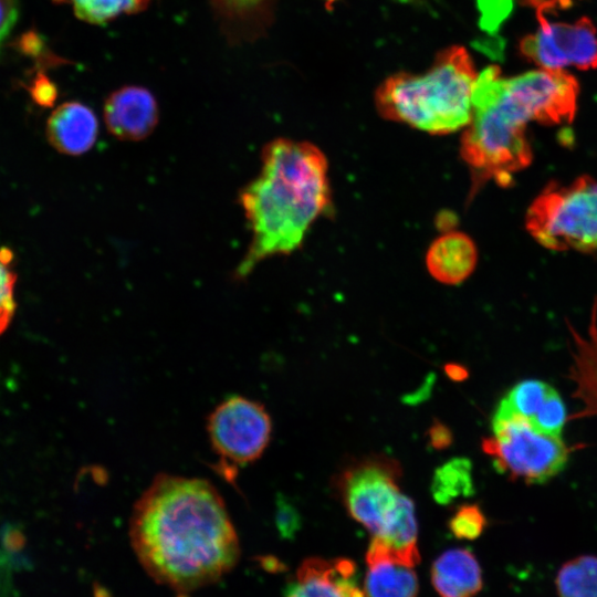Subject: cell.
I'll return each instance as SVG.
<instances>
[{
	"instance_id": "cell-1",
	"label": "cell",
	"mask_w": 597,
	"mask_h": 597,
	"mask_svg": "<svg viewBox=\"0 0 597 597\" xmlns=\"http://www.w3.org/2000/svg\"><path fill=\"white\" fill-rule=\"evenodd\" d=\"M149 575L189 590L217 580L239 557V540L218 490L207 480L163 473L137 500L129 522Z\"/></svg>"
},
{
	"instance_id": "cell-2",
	"label": "cell",
	"mask_w": 597,
	"mask_h": 597,
	"mask_svg": "<svg viewBox=\"0 0 597 597\" xmlns=\"http://www.w3.org/2000/svg\"><path fill=\"white\" fill-rule=\"evenodd\" d=\"M239 203L251 231L234 272L244 279L265 259L298 249L312 224L329 208L325 155L308 142L271 140L262 149L259 175L242 188Z\"/></svg>"
},
{
	"instance_id": "cell-3",
	"label": "cell",
	"mask_w": 597,
	"mask_h": 597,
	"mask_svg": "<svg viewBox=\"0 0 597 597\" xmlns=\"http://www.w3.org/2000/svg\"><path fill=\"white\" fill-rule=\"evenodd\" d=\"M472 106L460 142V155L471 171V193L488 181L509 186L533 160L526 128L534 115L494 65L476 76Z\"/></svg>"
},
{
	"instance_id": "cell-4",
	"label": "cell",
	"mask_w": 597,
	"mask_h": 597,
	"mask_svg": "<svg viewBox=\"0 0 597 597\" xmlns=\"http://www.w3.org/2000/svg\"><path fill=\"white\" fill-rule=\"evenodd\" d=\"M476 76L468 51L452 45L439 52L422 74L387 77L376 91V108L386 119L429 134L454 133L471 121Z\"/></svg>"
},
{
	"instance_id": "cell-5",
	"label": "cell",
	"mask_w": 597,
	"mask_h": 597,
	"mask_svg": "<svg viewBox=\"0 0 597 597\" xmlns=\"http://www.w3.org/2000/svg\"><path fill=\"white\" fill-rule=\"evenodd\" d=\"M401 467L392 458L371 455L350 462L334 479L349 515L391 547L417 548L413 502L401 494Z\"/></svg>"
},
{
	"instance_id": "cell-6",
	"label": "cell",
	"mask_w": 597,
	"mask_h": 597,
	"mask_svg": "<svg viewBox=\"0 0 597 597\" xmlns=\"http://www.w3.org/2000/svg\"><path fill=\"white\" fill-rule=\"evenodd\" d=\"M525 228L545 249L596 252L597 179L579 176L546 185L526 210Z\"/></svg>"
},
{
	"instance_id": "cell-7",
	"label": "cell",
	"mask_w": 597,
	"mask_h": 597,
	"mask_svg": "<svg viewBox=\"0 0 597 597\" xmlns=\"http://www.w3.org/2000/svg\"><path fill=\"white\" fill-rule=\"evenodd\" d=\"M492 431V437L483 439L482 449L509 478L542 484L568 461L570 448L562 437L540 431L527 418L495 410Z\"/></svg>"
},
{
	"instance_id": "cell-8",
	"label": "cell",
	"mask_w": 597,
	"mask_h": 597,
	"mask_svg": "<svg viewBox=\"0 0 597 597\" xmlns=\"http://www.w3.org/2000/svg\"><path fill=\"white\" fill-rule=\"evenodd\" d=\"M207 428L219 460L217 468L233 481L239 468L261 457L270 442L272 423L261 404L232 396L209 415Z\"/></svg>"
},
{
	"instance_id": "cell-9",
	"label": "cell",
	"mask_w": 597,
	"mask_h": 597,
	"mask_svg": "<svg viewBox=\"0 0 597 597\" xmlns=\"http://www.w3.org/2000/svg\"><path fill=\"white\" fill-rule=\"evenodd\" d=\"M540 25L521 42L522 53L545 70L597 67V31L588 18L549 21L538 12Z\"/></svg>"
},
{
	"instance_id": "cell-10",
	"label": "cell",
	"mask_w": 597,
	"mask_h": 597,
	"mask_svg": "<svg viewBox=\"0 0 597 597\" xmlns=\"http://www.w3.org/2000/svg\"><path fill=\"white\" fill-rule=\"evenodd\" d=\"M507 82L531 109L535 122L563 125L574 119L579 87L567 72L542 69L507 78Z\"/></svg>"
},
{
	"instance_id": "cell-11",
	"label": "cell",
	"mask_w": 597,
	"mask_h": 597,
	"mask_svg": "<svg viewBox=\"0 0 597 597\" xmlns=\"http://www.w3.org/2000/svg\"><path fill=\"white\" fill-rule=\"evenodd\" d=\"M419 561L374 536L366 554L365 596L417 597L419 586L413 567Z\"/></svg>"
},
{
	"instance_id": "cell-12",
	"label": "cell",
	"mask_w": 597,
	"mask_h": 597,
	"mask_svg": "<svg viewBox=\"0 0 597 597\" xmlns=\"http://www.w3.org/2000/svg\"><path fill=\"white\" fill-rule=\"evenodd\" d=\"M103 114L108 132L121 140L129 142L148 137L159 118L156 98L140 86L114 91L104 103Z\"/></svg>"
},
{
	"instance_id": "cell-13",
	"label": "cell",
	"mask_w": 597,
	"mask_h": 597,
	"mask_svg": "<svg viewBox=\"0 0 597 597\" xmlns=\"http://www.w3.org/2000/svg\"><path fill=\"white\" fill-rule=\"evenodd\" d=\"M286 597H366L358 587L356 568L352 561L305 559L287 587Z\"/></svg>"
},
{
	"instance_id": "cell-14",
	"label": "cell",
	"mask_w": 597,
	"mask_h": 597,
	"mask_svg": "<svg viewBox=\"0 0 597 597\" xmlns=\"http://www.w3.org/2000/svg\"><path fill=\"white\" fill-rule=\"evenodd\" d=\"M46 134L56 150L72 156L82 155L96 142L98 121L88 106L80 102H67L52 112Z\"/></svg>"
},
{
	"instance_id": "cell-15",
	"label": "cell",
	"mask_w": 597,
	"mask_h": 597,
	"mask_svg": "<svg viewBox=\"0 0 597 597\" xmlns=\"http://www.w3.org/2000/svg\"><path fill=\"white\" fill-rule=\"evenodd\" d=\"M476 261L473 240L459 231L446 232L434 240L426 258L429 273L444 284L463 282L473 272Z\"/></svg>"
},
{
	"instance_id": "cell-16",
	"label": "cell",
	"mask_w": 597,
	"mask_h": 597,
	"mask_svg": "<svg viewBox=\"0 0 597 597\" xmlns=\"http://www.w3.org/2000/svg\"><path fill=\"white\" fill-rule=\"evenodd\" d=\"M431 580L441 597H473L482 588V572L470 551L455 548L434 561Z\"/></svg>"
},
{
	"instance_id": "cell-17",
	"label": "cell",
	"mask_w": 597,
	"mask_h": 597,
	"mask_svg": "<svg viewBox=\"0 0 597 597\" xmlns=\"http://www.w3.org/2000/svg\"><path fill=\"white\" fill-rule=\"evenodd\" d=\"M474 492L472 463L465 458H454L439 467L431 482V493L439 504H448Z\"/></svg>"
},
{
	"instance_id": "cell-18",
	"label": "cell",
	"mask_w": 597,
	"mask_h": 597,
	"mask_svg": "<svg viewBox=\"0 0 597 597\" xmlns=\"http://www.w3.org/2000/svg\"><path fill=\"white\" fill-rule=\"evenodd\" d=\"M555 584L559 597H597V556L583 555L566 562Z\"/></svg>"
},
{
	"instance_id": "cell-19",
	"label": "cell",
	"mask_w": 597,
	"mask_h": 597,
	"mask_svg": "<svg viewBox=\"0 0 597 597\" xmlns=\"http://www.w3.org/2000/svg\"><path fill=\"white\" fill-rule=\"evenodd\" d=\"M270 0H211L223 24L235 36L250 33Z\"/></svg>"
},
{
	"instance_id": "cell-20",
	"label": "cell",
	"mask_w": 597,
	"mask_h": 597,
	"mask_svg": "<svg viewBox=\"0 0 597 597\" xmlns=\"http://www.w3.org/2000/svg\"><path fill=\"white\" fill-rule=\"evenodd\" d=\"M551 386L537 379L516 383L500 401L496 411L532 419L543 405Z\"/></svg>"
},
{
	"instance_id": "cell-21",
	"label": "cell",
	"mask_w": 597,
	"mask_h": 597,
	"mask_svg": "<svg viewBox=\"0 0 597 597\" xmlns=\"http://www.w3.org/2000/svg\"><path fill=\"white\" fill-rule=\"evenodd\" d=\"M57 3L70 2L75 15L88 23L102 24L119 14L138 12L146 8L149 0H53Z\"/></svg>"
},
{
	"instance_id": "cell-22",
	"label": "cell",
	"mask_w": 597,
	"mask_h": 597,
	"mask_svg": "<svg viewBox=\"0 0 597 597\" xmlns=\"http://www.w3.org/2000/svg\"><path fill=\"white\" fill-rule=\"evenodd\" d=\"M566 420L565 404L559 394L552 387L543 405L530 421L544 433L561 436Z\"/></svg>"
},
{
	"instance_id": "cell-23",
	"label": "cell",
	"mask_w": 597,
	"mask_h": 597,
	"mask_svg": "<svg viewBox=\"0 0 597 597\" xmlns=\"http://www.w3.org/2000/svg\"><path fill=\"white\" fill-rule=\"evenodd\" d=\"M486 525V519L476 504L460 506L449 521V528L461 540L479 537Z\"/></svg>"
},
{
	"instance_id": "cell-24",
	"label": "cell",
	"mask_w": 597,
	"mask_h": 597,
	"mask_svg": "<svg viewBox=\"0 0 597 597\" xmlns=\"http://www.w3.org/2000/svg\"><path fill=\"white\" fill-rule=\"evenodd\" d=\"M12 253L0 250V332L10 322L14 311L15 274L11 269Z\"/></svg>"
},
{
	"instance_id": "cell-25",
	"label": "cell",
	"mask_w": 597,
	"mask_h": 597,
	"mask_svg": "<svg viewBox=\"0 0 597 597\" xmlns=\"http://www.w3.org/2000/svg\"><path fill=\"white\" fill-rule=\"evenodd\" d=\"M19 17V0H0V46L11 33Z\"/></svg>"
},
{
	"instance_id": "cell-26",
	"label": "cell",
	"mask_w": 597,
	"mask_h": 597,
	"mask_svg": "<svg viewBox=\"0 0 597 597\" xmlns=\"http://www.w3.org/2000/svg\"><path fill=\"white\" fill-rule=\"evenodd\" d=\"M277 525L282 534L292 536L300 526V517L294 506L286 502H279Z\"/></svg>"
},
{
	"instance_id": "cell-27",
	"label": "cell",
	"mask_w": 597,
	"mask_h": 597,
	"mask_svg": "<svg viewBox=\"0 0 597 597\" xmlns=\"http://www.w3.org/2000/svg\"><path fill=\"white\" fill-rule=\"evenodd\" d=\"M0 543L7 553L18 554L23 549L25 540L20 530L6 525L0 530Z\"/></svg>"
},
{
	"instance_id": "cell-28",
	"label": "cell",
	"mask_w": 597,
	"mask_h": 597,
	"mask_svg": "<svg viewBox=\"0 0 597 597\" xmlns=\"http://www.w3.org/2000/svg\"><path fill=\"white\" fill-rule=\"evenodd\" d=\"M13 569L4 549H0V597L11 596L13 593L11 570Z\"/></svg>"
},
{
	"instance_id": "cell-29",
	"label": "cell",
	"mask_w": 597,
	"mask_h": 597,
	"mask_svg": "<svg viewBox=\"0 0 597 597\" xmlns=\"http://www.w3.org/2000/svg\"><path fill=\"white\" fill-rule=\"evenodd\" d=\"M33 98L38 104L50 106L56 97L55 86L46 78L38 80L32 88Z\"/></svg>"
},
{
	"instance_id": "cell-30",
	"label": "cell",
	"mask_w": 597,
	"mask_h": 597,
	"mask_svg": "<svg viewBox=\"0 0 597 597\" xmlns=\"http://www.w3.org/2000/svg\"><path fill=\"white\" fill-rule=\"evenodd\" d=\"M429 440L434 449L441 450L451 444L452 434L446 425L434 421L429 429Z\"/></svg>"
},
{
	"instance_id": "cell-31",
	"label": "cell",
	"mask_w": 597,
	"mask_h": 597,
	"mask_svg": "<svg viewBox=\"0 0 597 597\" xmlns=\"http://www.w3.org/2000/svg\"><path fill=\"white\" fill-rule=\"evenodd\" d=\"M447 373L452 377L453 379H463L465 377V370L463 367H460L458 365H449L446 367Z\"/></svg>"
}]
</instances>
